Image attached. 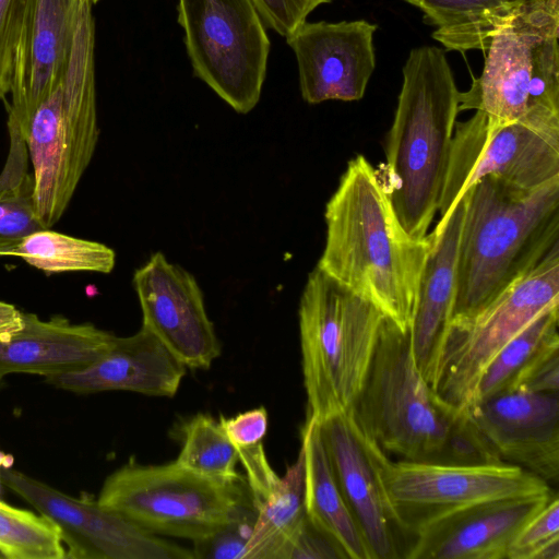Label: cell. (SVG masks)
Returning a JSON list of instances; mask_svg holds the SVG:
<instances>
[{"label":"cell","instance_id":"cell-11","mask_svg":"<svg viewBox=\"0 0 559 559\" xmlns=\"http://www.w3.org/2000/svg\"><path fill=\"white\" fill-rule=\"evenodd\" d=\"M380 474L411 544L417 527L456 509L488 500L551 491L550 485L540 477L506 462L483 465L394 462L383 452Z\"/></svg>","mask_w":559,"mask_h":559},{"label":"cell","instance_id":"cell-31","mask_svg":"<svg viewBox=\"0 0 559 559\" xmlns=\"http://www.w3.org/2000/svg\"><path fill=\"white\" fill-rule=\"evenodd\" d=\"M507 559H559V499L556 491L516 533Z\"/></svg>","mask_w":559,"mask_h":559},{"label":"cell","instance_id":"cell-36","mask_svg":"<svg viewBox=\"0 0 559 559\" xmlns=\"http://www.w3.org/2000/svg\"><path fill=\"white\" fill-rule=\"evenodd\" d=\"M26 0H0V99L10 93L12 59Z\"/></svg>","mask_w":559,"mask_h":559},{"label":"cell","instance_id":"cell-5","mask_svg":"<svg viewBox=\"0 0 559 559\" xmlns=\"http://www.w3.org/2000/svg\"><path fill=\"white\" fill-rule=\"evenodd\" d=\"M384 316L317 266L298 309L307 417L348 411L357 399L377 347Z\"/></svg>","mask_w":559,"mask_h":559},{"label":"cell","instance_id":"cell-18","mask_svg":"<svg viewBox=\"0 0 559 559\" xmlns=\"http://www.w3.org/2000/svg\"><path fill=\"white\" fill-rule=\"evenodd\" d=\"M469 417L502 462L559 479V395L514 389L476 402Z\"/></svg>","mask_w":559,"mask_h":559},{"label":"cell","instance_id":"cell-15","mask_svg":"<svg viewBox=\"0 0 559 559\" xmlns=\"http://www.w3.org/2000/svg\"><path fill=\"white\" fill-rule=\"evenodd\" d=\"M143 323L189 369H209L221 354L202 290L183 267L155 252L135 270Z\"/></svg>","mask_w":559,"mask_h":559},{"label":"cell","instance_id":"cell-21","mask_svg":"<svg viewBox=\"0 0 559 559\" xmlns=\"http://www.w3.org/2000/svg\"><path fill=\"white\" fill-rule=\"evenodd\" d=\"M187 367L151 331L116 337L114 345L91 365L45 378L55 388L76 394L129 391L173 397Z\"/></svg>","mask_w":559,"mask_h":559},{"label":"cell","instance_id":"cell-41","mask_svg":"<svg viewBox=\"0 0 559 559\" xmlns=\"http://www.w3.org/2000/svg\"><path fill=\"white\" fill-rule=\"evenodd\" d=\"M0 559H3L2 555L0 554Z\"/></svg>","mask_w":559,"mask_h":559},{"label":"cell","instance_id":"cell-39","mask_svg":"<svg viewBox=\"0 0 559 559\" xmlns=\"http://www.w3.org/2000/svg\"><path fill=\"white\" fill-rule=\"evenodd\" d=\"M24 324V312L15 306L0 301V341L10 337Z\"/></svg>","mask_w":559,"mask_h":559},{"label":"cell","instance_id":"cell-20","mask_svg":"<svg viewBox=\"0 0 559 559\" xmlns=\"http://www.w3.org/2000/svg\"><path fill=\"white\" fill-rule=\"evenodd\" d=\"M466 203L465 193L445 223L428 234L429 251L414 320L408 330L414 362L435 391L453 319L459 243Z\"/></svg>","mask_w":559,"mask_h":559},{"label":"cell","instance_id":"cell-1","mask_svg":"<svg viewBox=\"0 0 559 559\" xmlns=\"http://www.w3.org/2000/svg\"><path fill=\"white\" fill-rule=\"evenodd\" d=\"M325 243L317 267L408 331L428 251V235L401 225L378 170L362 156L347 163L325 205Z\"/></svg>","mask_w":559,"mask_h":559},{"label":"cell","instance_id":"cell-8","mask_svg":"<svg viewBox=\"0 0 559 559\" xmlns=\"http://www.w3.org/2000/svg\"><path fill=\"white\" fill-rule=\"evenodd\" d=\"M486 176L525 189L559 177V110L528 106L519 120L504 126L491 123L479 110L456 121L436 227Z\"/></svg>","mask_w":559,"mask_h":559},{"label":"cell","instance_id":"cell-40","mask_svg":"<svg viewBox=\"0 0 559 559\" xmlns=\"http://www.w3.org/2000/svg\"><path fill=\"white\" fill-rule=\"evenodd\" d=\"M4 374L0 372V389L2 388V384H3V380H4Z\"/></svg>","mask_w":559,"mask_h":559},{"label":"cell","instance_id":"cell-28","mask_svg":"<svg viewBox=\"0 0 559 559\" xmlns=\"http://www.w3.org/2000/svg\"><path fill=\"white\" fill-rule=\"evenodd\" d=\"M5 257L21 258L47 275L72 271L110 273L116 263V253L108 246L49 228L27 235Z\"/></svg>","mask_w":559,"mask_h":559},{"label":"cell","instance_id":"cell-23","mask_svg":"<svg viewBox=\"0 0 559 559\" xmlns=\"http://www.w3.org/2000/svg\"><path fill=\"white\" fill-rule=\"evenodd\" d=\"M237 450L257 514L249 559H280L307 514L304 453L300 449L285 475L278 476L267 461L262 442Z\"/></svg>","mask_w":559,"mask_h":559},{"label":"cell","instance_id":"cell-22","mask_svg":"<svg viewBox=\"0 0 559 559\" xmlns=\"http://www.w3.org/2000/svg\"><path fill=\"white\" fill-rule=\"evenodd\" d=\"M116 335L63 316L41 320L24 312L23 326L0 341V372L49 377L84 368L114 345Z\"/></svg>","mask_w":559,"mask_h":559},{"label":"cell","instance_id":"cell-30","mask_svg":"<svg viewBox=\"0 0 559 559\" xmlns=\"http://www.w3.org/2000/svg\"><path fill=\"white\" fill-rule=\"evenodd\" d=\"M0 554L3 559H63L67 549L58 526L46 515L0 500Z\"/></svg>","mask_w":559,"mask_h":559},{"label":"cell","instance_id":"cell-26","mask_svg":"<svg viewBox=\"0 0 559 559\" xmlns=\"http://www.w3.org/2000/svg\"><path fill=\"white\" fill-rule=\"evenodd\" d=\"M558 321L559 305L550 306L511 340L483 372L472 404L516 389L542 358L559 349Z\"/></svg>","mask_w":559,"mask_h":559},{"label":"cell","instance_id":"cell-16","mask_svg":"<svg viewBox=\"0 0 559 559\" xmlns=\"http://www.w3.org/2000/svg\"><path fill=\"white\" fill-rule=\"evenodd\" d=\"M367 20L305 22L286 41L298 67L305 102H353L364 97L376 69L373 36Z\"/></svg>","mask_w":559,"mask_h":559},{"label":"cell","instance_id":"cell-25","mask_svg":"<svg viewBox=\"0 0 559 559\" xmlns=\"http://www.w3.org/2000/svg\"><path fill=\"white\" fill-rule=\"evenodd\" d=\"M433 25L432 38L448 50L485 51L493 37L519 12L525 0H403Z\"/></svg>","mask_w":559,"mask_h":559},{"label":"cell","instance_id":"cell-38","mask_svg":"<svg viewBox=\"0 0 559 559\" xmlns=\"http://www.w3.org/2000/svg\"><path fill=\"white\" fill-rule=\"evenodd\" d=\"M516 389L533 393H559V349L542 358Z\"/></svg>","mask_w":559,"mask_h":559},{"label":"cell","instance_id":"cell-9","mask_svg":"<svg viewBox=\"0 0 559 559\" xmlns=\"http://www.w3.org/2000/svg\"><path fill=\"white\" fill-rule=\"evenodd\" d=\"M193 74L236 112L260 100L270 39L252 0H178Z\"/></svg>","mask_w":559,"mask_h":559},{"label":"cell","instance_id":"cell-33","mask_svg":"<svg viewBox=\"0 0 559 559\" xmlns=\"http://www.w3.org/2000/svg\"><path fill=\"white\" fill-rule=\"evenodd\" d=\"M559 31L543 37L534 48L527 107L559 110Z\"/></svg>","mask_w":559,"mask_h":559},{"label":"cell","instance_id":"cell-10","mask_svg":"<svg viewBox=\"0 0 559 559\" xmlns=\"http://www.w3.org/2000/svg\"><path fill=\"white\" fill-rule=\"evenodd\" d=\"M559 305V243L481 310L450 325L436 392L465 409L497 354L546 308Z\"/></svg>","mask_w":559,"mask_h":559},{"label":"cell","instance_id":"cell-37","mask_svg":"<svg viewBox=\"0 0 559 559\" xmlns=\"http://www.w3.org/2000/svg\"><path fill=\"white\" fill-rule=\"evenodd\" d=\"M218 421L237 449L260 443L265 437L269 426L267 411L262 406L234 417L221 416Z\"/></svg>","mask_w":559,"mask_h":559},{"label":"cell","instance_id":"cell-6","mask_svg":"<svg viewBox=\"0 0 559 559\" xmlns=\"http://www.w3.org/2000/svg\"><path fill=\"white\" fill-rule=\"evenodd\" d=\"M350 409L385 453L427 463L444 462L450 439L465 414L427 383L414 362L408 331L386 317Z\"/></svg>","mask_w":559,"mask_h":559},{"label":"cell","instance_id":"cell-14","mask_svg":"<svg viewBox=\"0 0 559 559\" xmlns=\"http://www.w3.org/2000/svg\"><path fill=\"white\" fill-rule=\"evenodd\" d=\"M554 31H559V0H525L491 38L480 75L460 93L459 112L479 110L496 126L519 120L527 109L534 48Z\"/></svg>","mask_w":559,"mask_h":559},{"label":"cell","instance_id":"cell-17","mask_svg":"<svg viewBox=\"0 0 559 559\" xmlns=\"http://www.w3.org/2000/svg\"><path fill=\"white\" fill-rule=\"evenodd\" d=\"M84 1L26 0L13 51L8 117L22 136L67 70Z\"/></svg>","mask_w":559,"mask_h":559},{"label":"cell","instance_id":"cell-29","mask_svg":"<svg viewBox=\"0 0 559 559\" xmlns=\"http://www.w3.org/2000/svg\"><path fill=\"white\" fill-rule=\"evenodd\" d=\"M181 450L176 462L182 467L216 479H234L239 462L237 448L231 443L218 420L197 414L178 428Z\"/></svg>","mask_w":559,"mask_h":559},{"label":"cell","instance_id":"cell-24","mask_svg":"<svg viewBox=\"0 0 559 559\" xmlns=\"http://www.w3.org/2000/svg\"><path fill=\"white\" fill-rule=\"evenodd\" d=\"M308 518L341 548L346 559H371L367 543L333 474L320 423L307 417L301 429Z\"/></svg>","mask_w":559,"mask_h":559},{"label":"cell","instance_id":"cell-12","mask_svg":"<svg viewBox=\"0 0 559 559\" xmlns=\"http://www.w3.org/2000/svg\"><path fill=\"white\" fill-rule=\"evenodd\" d=\"M0 481L58 526L67 558H193L191 549L141 528L97 500L69 496L9 467L0 468Z\"/></svg>","mask_w":559,"mask_h":559},{"label":"cell","instance_id":"cell-34","mask_svg":"<svg viewBox=\"0 0 559 559\" xmlns=\"http://www.w3.org/2000/svg\"><path fill=\"white\" fill-rule=\"evenodd\" d=\"M346 559L336 543L306 514L284 546L280 559Z\"/></svg>","mask_w":559,"mask_h":559},{"label":"cell","instance_id":"cell-13","mask_svg":"<svg viewBox=\"0 0 559 559\" xmlns=\"http://www.w3.org/2000/svg\"><path fill=\"white\" fill-rule=\"evenodd\" d=\"M319 423L333 474L371 559H406L411 538L380 474L384 451L362 429L350 408Z\"/></svg>","mask_w":559,"mask_h":559},{"label":"cell","instance_id":"cell-3","mask_svg":"<svg viewBox=\"0 0 559 559\" xmlns=\"http://www.w3.org/2000/svg\"><path fill=\"white\" fill-rule=\"evenodd\" d=\"M402 74L382 180L401 225L421 240L438 212L461 92L445 51L436 46L412 49Z\"/></svg>","mask_w":559,"mask_h":559},{"label":"cell","instance_id":"cell-32","mask_svg":"<svg viewBox=\"0 0 559 559\" xmlns=\"http://www.w3.org/2000/svg\"><path fill=\"white\" fill-rule=\"evenodd\" d=\"M255 516L252 504L211 535L193 542V558L249 559V542Z\"/></svg>","mask_w":559,"mask_h":559},{"label":"cell","instance_id":"cell-2","mask_svg":"<svg viewBox=\"0 0 559 559\" xmlns=\"http://www.w3.org/2000/svg\"><path fill=\"white\" fill-rule=\"evenodd\" d=\"M466 199L453 319L481 310L559 243V177L525 189L486 176Z\"/></svg>","mask_w":559,"mask_h":559},{"label":"cell","instance_id":"cell-27","mask_svg":"<svg viewBox=\"0 0 559 559\" xmlns=\"http://www.w3.org/2000/svg\"><path fill=\"white\" fill-rule=\"evenodd\" d=\"M9 152L0 173V257L27 235L44 229L35 214L28 152L17 128L8 122Z\"/></svg>","mask_w":559,"mask_h":559},{"label":"cell","instance_id":"cell-19","mask_svg":"<svg viewBox=\"0 0 559 559\" xmlns=\"http://www.w3.org/2000/svg\"><path fill=\"white\" fill-rule=\"evenodd\" d=\"M554 492L488 500L435 518L413 532L406 559H507L516 533Z\"/></svg>","mask_w":559,"mask_h":559},{"label":"cell","instance_id":"cell-4","mask_svg":"<svg viewBox=\"0 0 559 559\" xmlns=\"http://www.w3.org/2000/svg\"><path fill=\"white\" fill-rule=\"evenodd\" d=\"M96 3L83 2L67 70L39 104L23 135L33 167L35 214L43 228H51L64 214L98 142Z\"/></svg>","mask_w":559,"mask_h":559},{"label":"cell","instance_id":"cell-7","mask_svg":"<svg viewBox=\"0 0 559 559\" xmlns=\"http://www.w3.org/2000/svg\"><path fill=\"white\" fill-rule=\"evenodd\" d=\"M97 501L155 534L195 542L252 506L246 478L216 479L176 461L142 465L130 461L104 481Z\"/></svg>","mask_w":559,"mask_h":559},{"label":"cell","instance_id":"cell-35","mask_svg":"<svg viewBox=\"0 0 559 559\" xmlns=\"http://www.w3.org/2000/svg\"><path fill=\"white\" fill-rule=\"evenodd\" d=\"M332 0H252L264 24L287 38L308 15Z\"/></svg>","mask_w":559,"mask_h":559}]
</instances>
